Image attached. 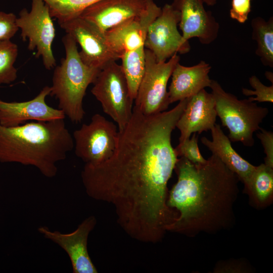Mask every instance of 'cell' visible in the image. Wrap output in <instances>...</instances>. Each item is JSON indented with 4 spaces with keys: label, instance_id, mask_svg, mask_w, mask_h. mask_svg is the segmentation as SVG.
Returning <instances> with one entry per match:
<instances>
[{
    "label": "cell",
    "instance_id": "cell-31",
    "mask_svg": "<svg viewBox=\"0 0 273 273\" xmlns=\"http://www.w3.org/2000/svg\"><path fill=\"white\" fill-rule=\"evenodd\" d=\"M217 0H203L204 3H205L209 6H213L215 5Z\"/></svg>",
    "mask_w": 273,
    "mask_h": 273
},
{
    "label": "cell",
    "instance_id": "cell-1",
    "mask_svg": "<svg viewBox=\"0 0 273 273\" xmlns=\"http://www.w3.org/2000/svg\"><path fill=\"white\" fill-rule=\"evenodd\" d=\"M188 100L151 115L133 107L112 156L85 164L81 171L87 195L112 205L119 224L139 241L160 242L177 216L167 205V184L178 160L171 134Z\"/></svg>",
    "mask_w": 273,
    "mask_h": 273
},
{
    "label": "cell",
    "instance_id": "cell-7",
    "mask_svg": "<svg viewBox=\"0 0 273 273\" xmlns=\"http://www.w3.org/2000/svg\"><path fill=\"white\" fill-rule=\"evenodd\" d=\"M145 70L134 99V107L145 115L166 110L170 104L167 85L180 57L177 54L167 62H158L153 54L145 49Z\"/></svg>",
    "mask_w": 273,
    "mask_h": 273
},
{
    "label": "cell",
    "instance_id": "cell-23",
    "mask_svg": "<svg viewBox=\"0 0 273 273\" xmlns=\"http://www.w3.org/2000/svg\"><path fill=\"white\" fill-rule=\"evenodd\" d=\"M48 6L52 18L58 23L78 16L87 7L101 0H42Z\"/></svg>",
    "mask_w": 273,
    "mask_h": 273
},
{
    "label": "cell",
    "instance_id": "cell-16",
    "mask_svg": "<svg viewBox=\"0 0 273 273\" xmlns=\"http://www.w3.org/2000/svg\"><path fill=\"white\" fill-rule=\"evenodd\" d=\"M149 0H101L83 10L81 17L105 32L124 21L143 14Z\"/></svg>",
    "mask_w": 273,
    "mask_h": 273
},
{
    "label": "cell",
    "instance_id": "cell-6",
    "mask_svg": "<svg viewBox=\"0 0 273 273\" xmlns=\"http://www.w3.org/2000/svg\"><path fill=\"white\" fill-rule=\"evenodd\" d=\"M91 90L101 103L103 111L122 130L132 114L131 98L121 65L112 61L100 70Z\"/></svg>",
    "mask_w": 273,
    "mask_h": 273
},
{
    "label": "cell",
    "instance_id": "cell-15",
    "mask_svg": "<svg viewBox=\"0 0 273 273\" xmlns=\"http://www.w3.org/2000/svg\"><path fill=\"white\" fill-rule=\"evenodd\" d=\"M180 13L179 26L185 41L197 37L204 44H209L217 37L219 23L204 7L203 0H174Z\"/></svg>",
    "mask_w": 273,
    "mask_h": 273
},
{
    "label": "cell",
    "instance_id": "cell-4",
    "mask_svg": "<svg viewBox=\"0 0 273 273\" xmlns=\"http://www.w3.org/2000/svg\"><path fill=\"white\" fill-rule=\"evenodd\" d=\"M65 57L54 70L51 96L58 101V109L71 121L79 123L85 115L83 100L88 85L93 83L100 70L81 60L77 43L68 34L62 38Z\"/></svg>",
    "mask_w": 273,
    "mask_h": 273
},
{
    "label": "cell",
    "instance_id": "cell-11",
    "mask_svg": "<svg viewBox=\"0 0 273 273\" xmlns=\"http://www.w3.org/2000/svg\"><path fill=\"white\" fill-rule=\"evenodd\" d=\"M81 47L79 55L87 66L101 70L112 61L120 59L110 48L105 32L92 23L78 16L59 23Z\"/></svg>",
    "mask_w": 273,
    "mask_h": 273
},
{
    "label": "cell",
    "instance_id": "cell-28",
    "mask_svg": "<svg viewBox=\"0 0 273 273\" xmlns=\"http://www.w3.org/2000/svg\"><path fill=\"white\" fill-rule=\"evenodd\" d=\"M251 267L243 260L234 259L221 261L217 263L214 269V272H250Z\"/></svg>",
    "mask_w": 273,
    "mask_h": 273
},
{
    "label": "cell",
    "instance_id": "cell-8",
    "mask_svg": "<svg viewBox=\"0 0 273 273\" xmlns=\"http://www.w3.org/2000/svg\"><path fill=\"white\" fill-rule=\"evenodd\" d=\"M21 30L23 40H28V49L36 50V57H41L44 67L50 70L56 67V62L52 51L55 37V28L49 8L42 0H32L29 12L23 9L16 19Z\"/></svg>",
    "mask_w": 273,
    "mask_h": 273
},
{
    "label": "cell",
    "instance_id": "cell-20",
    "mask_svg": "<svg viewBox=\"0 0 273 273\" xmlns=\"http://www.w3.org/2000/svg\"><path fill=\"white\" fill-rule=\"evenodd\" d=\"M244 189L251 205L257 209L269 206L273 200V168L262 163L255 166L248 179L244 183Z\"/></svg>",
    "mask_w": 273,
    "mask_h": 273
},
{
    "label": "cell",
    "instance_id": "cell-18",
    "mask_svg": "<svg viewBox=\"0 0 273 273\" xmlns=\"http://www.w3.org/2000/svg\"><path fill=\"white\" fill-rule=\"evenodd\" d=\"M211 67L204 61L187 67L177 63L171 74V81L168 92L170 104L190 98L206 87H210L212 79L209 73Z\"/></svg>",
    "mask_w": 273,
    "mask_h": 273
},
{
    "label": "cell",
    "instance_id": "cell-17",
    "mask_svg": "<svg viewBox=\"0 0 273 273\" xmlns=\"http://www.w3.org/2000/svg\"><path fill=\"white\" fill-rule=\"evenodd\" d=\"M217 113L212 93L205 89L189 98L176 124L180 131L179 144L189 139L193 133H201L215 125Z\"/></svg>",
    "mask_w": 273,
    "mask_h": 273
},
{
    "label": "cell",
    "instance_id": "cell-29",
    "mask_svg": "<svg viewBox=\"0 0 273 273\" xmlns=\"http://www.w3.org/2000/svg\"><path fill=\"white\" fill-rule=\"evenodd\" d=\"M251 0H232L230 17L240 23H244L251 12Z\"/></svg>",
    "mask_w": 273,
    "mask_h": 273
},
{
    "label": "cell",
    "instance_id": "cell-5",
    "mask_svg": "<svg viewBox=\"0 0 273 273\" xmlns=\"http://www.w3.org/2000/svg\"><path fill=\"white\" fill-rule=\"evenodd\" d=\"M209 87L215 99L217 116L229 129L230 141L253 146V133L261 128L260 124L268 114V108L258 106L249 99H238L226 92L216 80H212Z\"/></svg>",
    "mask_w": 273,
    "mask_h": 273
},
{
    "label": "cell",
    "instance_id": "cell-14",
    "mask_svg": "<svg viewBox=\"0 0 273 273\" xmlns=\"http://www.w3.org/2000/svg\"><path fill=\"white\" fill-rule=\"evenodd\" d=\"M51 92V86H46L35 98L27 101L8 102L0 100V124L14 127L30 120L49 121L64 119L65 115L61 110L47 104L46 99Z\"/></svg>",
    "mask_w": 273,
    "mask_h": 273
},
{
    "label": "cell",
    "instance_id": "cell-22",
    "mask_svg": "<svg viewBox=\"0 0 273 273\" xmlns=\"http://www.w3.org/2000/svg\"><path fill=\"white\" fill-rule=\"evenodd\" d=\"M145 48L141 46L124 53L121 57V65L125 75L130 95L134 100L139 85L145 70Z\"/></svg>",
    "mask_w": 273,
    "mask_h": 273
},
{
    "label": "cell",
    "instance_id": "cell-3",
    "mask_svg": "<svg viewBox=\"0 0 273 273\" xmlns=\"http://www.w3.org/2000/svg\"><path fill=\"white\" fill-rule=\"evenodd\" d=\"M74 148L64 119L32 121L6 127L0 124V162L36 168L45 177H55L57 163Z\"/></svg>",
    "mask_w": 273,
    "mask_h": 273
},
{
    "label": "cell",
    "instance_id": "cell-26",
    "mask_svg": "<svg viewBox=\"0 0 273 273\" xmlns=\"http://www.w3.org/2000/svg\"><path fill=\"white\" fill-rule=\"evenodd\" d=\"M198 136L193 133L191 138L178 144L174 150L177 157H184L193 163H203L206 161L201 155L198 145Z\"/></svg>",
    "mask_w": 273,
    "mask_h": 273
},
{
    "label": "cell",
    "instance_id": "cell-12",
    "mask_svg": "<svg viewBox=\"0 0 273 273\" xmlns=\"http://www.w3.org/2000/svg\"><path fill=\"white\" fill-rule=\"evenodd\" d=\"M96 223V217L92 215L83 220L70 233L51 231L45 226L39 227L38 231L66 252L70 259L73 273H97L87 250L88 237Z\"/></svg>",
    "mask_w": 273,
    "mask_h": 273
},
{
    "label": "cell",
    "instance_id": "cell-2",
    "mask_svg": "<svg viewBox=\"0 0 273 273\" xmlns=\"http://www.w3.org/2000/svg\"><path fill=\"white\" fill-rule=\"evenodd\" d=\"M174 169L177 180L167 205L177 211V217L166 231L194 237L230 228L239 191L237 175L214 154L203 163L180 157Z\"/></svg>",
    "mask_w": 273,
    "mask_h": 273
},
{
    "label": "cell",
    "instance_id": "cell-21",
    "mask_svg": "<svg viewBox=\"0 0 273 273\" xmlns=\"http://www.w3.org/2000/svg\"><path fill=\"white\" fill-rule=\"evenodd\" d=\"M252 38L257 44L255 54L260 58L262 64L273 67V18L267 21L257 17L251 22Z\"/></svg>",
    "mask_w": 273,
    "mask_h": 273
},
{
    "label": "cell",
    "instance_id": "cell-32",
    "mask_svg": "<svg viewBox=\"0 0 273 273\" xmlns=\"http://www.w3.org/2000/svg\"><path fill=\"white\" fill-rule=\"evenodd\" d=\"M265 76L266 78L269 79L270 81H272V73L270 72H266L265 73Z\"/></svg>",
    "mask_w": 273,
    "mask_h": 273
},
{
    "label": "cell",
    "instance_id": "cell-27",
    "mask_svg": "<svg viewBox=\"0 0 273 273\" xmlns=\"http://www.w3.org/2000/svg\"><path fill=\"white\" fill-rule=\"evenodd\" d=\"M16 16L12 13L0 11V40H10L19 28Z\"/></svg>",
    "mask_w": 273,
    "mask_h": 273
},
{
    "label": "cell",
    "instance_id": "cell-19",
    "mask_svg": "<svg viewBox=\"0 0 273 273\" xmlns=\"http://www.w3.org/2000/svg\"><path fill=\"white\" fill-rule=\"evenodd\" d=\"M212 140L206 137L201 143L216 155L243 184L248 179L255 166L243 158L232 147L231 141L222 130L220 125L215 124L210 129Z\"/></svg>",
    "mask_w": 273,
    "mask_h": 273
},
{
    "label": "cell",
    "instance_id": "cell-30",
    "mask_svg": "<svg viewBox=\"0 0 273 273\" xmlns=\"http://www.w3.org/2000/svg\"><path fill=\"white\" fill-rule=\"evenodd\" d=\"M256 136L261 143L265 154L264 164L273 168V132L260 128Z\"/></svg>",
    "mask_w": 273,
    "mask_h": 273
},
{
    "label": "cell",
    "instance_id": "cell-24",
    "mask_svg": "<svg viewBox=\"0 0 273 273\" xmlns=\"http://www.w3.org/2000/svg\"><path fill=\"white\" fill-rule=\"evenodd\" d=\"M18 54L16 44L10 40H0V86L10 84L17 77V70L14 66Z\"/></svg>",
    "mask_w": 273,
    "mask_h": 273
},
{
    "label": "cell",
    "instance_id": "cell-25",
    "mask_svg": "<svg viewBox=\"0 0 273 273\" xmlns=\"http://www.w3.org/2000/svg\"><path fill=\"white\" fill-rule=\"evenodd\" d=\"M250 85L254 90L246 88H242V93L246 96L255 95L256 97H249L248 99L252 101L259 102L273 103V85L266 86L264 85L256 75H252L249 79Z\"/></svg>",
    "mask_w": 273,
    "mask_h": 273
},
{
    "label": "cell",
    "instance_id": "cell-13",
    "mask_svg": "<svg viewBox=\"0 0 273 273\" xmlns=\"http://www.w3.org/2000/svg\"><path fill=\"white\" fill-rule=\"evenodd\" d=\"M162 8L153 0L141 15L129 19L105 32L107 43L120 59L125 52L144 46L149 26L160 14Z\"/></svg>",
    "mask_w": 273,
    "mask_h": 273
},
{
    "label": "cell",
    "instance_id": "cell-10",
    "mask_svg": "<svg viewBox=\"0 0 273 273\" xmlns=\"http://www.w3.org/2000/svg\"><path fill=\"white\" fill-rule=\"evenodd\" d=\"M180 13L175 2L165 4L160 14L151 23L146 34L144 47L154 55L158 62H166L174 55L185 54L191 49L177 26Z\"/></svg>",
    "mask_w": 273,
    "mask_h": 273
},
{
    "label": "cell",
    "instance_id": "cell-9",
    "mask_svg": "<svg viewBox=\"0 0 273 273\" xmlns=\"http://www.w3.org/2000/svg\"><path fill=\"white\" fill-rule=\"evenodd\" d=\"M76 156L85 164H96L109 158L117 146L116 126L100 114H94L88 124H83L73 133Z\"/></svg>",
    "mask_w": 273,
    "mask_h": 273
}]
</instances>
